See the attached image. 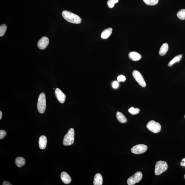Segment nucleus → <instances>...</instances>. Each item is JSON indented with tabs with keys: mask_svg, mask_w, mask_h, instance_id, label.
<instances>
[{
	"mask_svg": "<svg viewBox=\"0 0 185 185\" xmlns=\"http://www.w3.org/2000/svg\"><path fill=\"white\" fill-rule=\"evenodd\" d=\"M7 26L6 24H3L0 26V36H4L6 31Z\"/></svg>",
	"mask_w": 185,
	"mask_h": 185,
	"instance_id": "nucleus-23",
	"label": "nucleus"
},
{
	"mask_svg": "<svg viewBox=\"0 0 185 185\" xmlns=\"http://www.w3.org/2000/svg\"><path fill=\"white\" fill-rule=\"evenodd\" d=\"M49 43V40L47 37L44 36L39 40L38 42V45L39 48L44 49L46 48Z\"/></svg>",
	"mask_w": 185,
	"mask_h": 185,
	"instance_id": "nucleus-9",
	"label": "nucleus"
},
{
	"mask_svg": "<svg viewBox=\"0 0 185 185\" xmlns=\"http://www.w3.org/2000/svg\"><path fill=\"white\" fill-rule=\"evenodd\" d=\"M126 80V77L123 75H119L117 77L118 82H124Z\"/></svg>",
	"mask_w": 185,
	"mask_h": 185,
	"instance_id": "nucleus-24",
	"label": "nucleus"
},
{
	"mask_svg": "<svg viewBox=\"0 0 185 185\" xmlns=\"http://www.w3.org/2000/svg\"><path fill=\"white\" fill-rule=\"evenodd\" d=\"M168 45L167 43H165L162 45L159 51V54L160 56H163L166 54L168 50Z\"/></svg>",
	"mask_w": 185,
	"mask_h": 185,
	"instance_id": "nucleus-16",
	"label": "nucleus"
},
{
	"mask_svg": "<svg viewBox=\"0 0 185 185\" xmlns=\"http://www.w3.org/2000/svg\"><path fill=\"white\" fill-rule=\"evenodd\" d=\"M145 4L150 6H154L157 4L159 0H143Z\"/></svg>",
	"mask_w": 185,
	"mask_h": 185,
	"instance_id": "nucleus-21",
	"label": "nucleus"
},
{
	"mask_svg": "<svg viewBox=\"0 0 185 185\" xmlns=\"http://www.w3.org/2000/svg\"><path fill=\"white\" fill-rule=\"evenodd\" d=\"M26 161L25 159L22 157H17L16 158L15 163L17 166L21 167L25 165Z\"/></svg>",
	"mask_w": 185,
	"mask_h": 185,
	"instance_id": "nucleus-18",
	"label": "nucleus"
},
{
	"mask_svg": "<svg viewBox=\"0 0 185 185\" xmlns=\"http://www.w3.org/2000/svg\"><path fill=\"white\" fill-rule=\"evenodd\" d=\"M112 2H113L114 4H115L116 3H118V2L119 1V0H111Z\"/></svg>",
	"mask_w": 185,
	"mask_h": 185,
	"instance_id": "nucleus-30",
	"label": "nucleus"
},
{
	"mask_svg": "<svg viewBox=\"0 0 185 185\" xmlns=\"http://www.w3.org/2000/svg\"><path fill=\"white\" fill-rule=\"evenodd\" d=\"M47 144V139L44 135H42L40 137L39 140V145L40 149H44L46 147Z\"/></svg>",
	"mask_w": 185,
	"mask_h": 185,
	"instance_id": "nucleus-13",
	"label": "nucleus"
},
{
	"mask_svg": "<svg viewBox=\"0 0 185 185\" xmlns=\"http://www.w3.org/2000/svg\"><path fill=\"white\" fill-rule=\"evenodd\" d=\"M147 147L144 144H138L132 147L131 151L133 154H142L147 151Z\"/></svg>",
	"mask_w": 185,
	"mask_h": 185,
	"instance_id": "nucleus-8",
	"label": "nucleus"
},
{
	"mask_svg": "<svg viewBox=\"0 0 185 185\" xmlns=\"http://www.w3.org/2000/svg\"><path fill=\"white\" fill-rule=\"evenodd\" d=\"M182 57V54H180V55H178L174 57L173 59L168 64V66L169 67H171L173 65L174 63L176 62H179L180 61H181V59Z\"/></svg>",
	"mask_w": 185,
	"mask_h": 185,
	"instance_id": "nucleus-19",
	"label": "nucleus"
},
{
	"mask_svg": "<svg viewBox=\"0 0 185 185\" xmlns=\"http://www.w3.org/2000/svg\"><path fill=\"white\" fill-rule=\"evenodd\" d=\"M116 117H117L118 120L121 123H126L127 121V120L126 117L121 112H117V114H116Z\"/></svg>",
	"mask_w": 185,
	"mask_h": 185,
	"instance_id": "nucleus-17",
	"label": "nucleus"
},
{
	"mask_svg": "<svg viewBox=\"0 0 185 185\" xmlns=\"http://www.w3.org/2000/svg\"><path fill=\"white\" fill-rule=\"evenodd\" d=\"M75 140V131L73 128L69 130L68 133L65 136L63 143L65 146L71 145L73 144Z\"/></svg>",
	"mask_w": 185,
	"mask_h": 185,
	"instance_id": "nucleus-2",
	"label": "nucleus"
},
{
	"mask_svg": "<svg viewBox=\"0 0 185 185\" xmlns=\"http://www.w3.org/2000/svg\"><path fill=\"white\" fill-rule=\"evenodd\" d=\"M61 178L62 181L65 184H68L71 182V178L66 172H63L61 173Z\"/></svg>",
	"mask_w": 185,
	"mask_h": 185,
	"instance_id": "nucleus-11",
	"label": "nucleus"
},
{
	"mask_svg": "<svg viewBox=\"0 0 185 185\" xmlns=\"http://www.w3.org/2000/svg\"><path fill=\"white\" fill-rule=\"evenodd\" d=\"M128 112L130 114L133 115H135L139 113L140 112V110L138 108H135L134 107H131L128 109Z\"/></svg>",
	"mask_w": 185,
	"mask_h": 185,
	"instance_id": "nucleus-22",
	"label": "nucleus"
},
{
	"mask_svg": "<svg viewBox=\"0 0 185 185\" xmlns=\"http://www.w3.org/2000/svg\"><path fill=\"white\" fill-rule=\"evenodd\" d=\"M37 107L40 113L43 114L45 112L46 109V100L45 95L43 93H41L39 96Z\"/></svg>",
	"mask_w": 185,
	"mask_h": 185,
	"instance_id": "nucleus-3",
	"label": "nucleus"
},
{
	"mask_svg": "<svg viewBox=\"0 0 185 185\" xmlns=\"http://www.w3.org/2000/svg\"><path fill=\"white\" fill-rule=\"evenodd\" d=\"M133 76L138 83L139 85L143 87H145L146 86V83L145 80L142 74L137 70H135L133 73Z\"/></svg>",
	"mask_w": 185,
	"mask_h": 185,
	"instance_id": "nucleus-7",
	"label": "nucleus"
},
{
	"mask_svg": "<svg viewBox=\"0 0 185 185\" xmlns=\"http://www.w3.org/2000/svg\"><path fill=\"white\" fill-rule=\"evenodd\" d=\"M63 17L68 22L74 24H80L82 22V19L78 15L72 12L65 10L62 13Z\"/></svg>",
	"mask_w": 185,
	"mask_h": 185,
	"instance_id": "nucleus-1",
	"label": "nucleus"
},
{
	"mask_svg": "<svg viewBox=\"0 0 185 185\" xmlns=\"http://www.w3.org/2000/svg\"><path fill=\"white\" fill-rule=\"evenodd\" d=\"M184 179H185V175H184Z\"/></svg>",
	"mask_w": 185,
	"mask_h": 185,
	"instance_id": "nucleus-32",
	"label": "nucleus"
},
{
	"mask_svg": "<svg viewBox=\"0 0 185 185\" xmlns=\"http://www.w3.org/2000/svg\"><path fill=\"white\" fill-rule=\"evenodd\" d=\"M184 117H185V116H184Z\"/></svg>",
	"mask_w": 185,
	"mask_h": 185,
	"instance_id": "nucleus-33",
	"label": "nucleus"
},
{
	"mask_svg": "<svg viewBox=\"0 0 185 185\" xmlns=\"http://www.w3.org/2000/svg\"><path fill=\"white\" fill-rule=\"evenodd\" d=\"M168 167L166 162L163 161H157L155 166V174L156 176L160 175L167 170Z\"/></svg>",
	"mask_w": 185,
	"mask_h": 185,
	"instance_id": "nucleus-4",
	"label": "nucleus"
},
{
	"mask_svg": "<svg viewBox=\"0 0 185 185\" xmlns=\"http://www.w3.org/2000/svg\"><path fill=\"white\" fill-rule=\"evenodd\" d=\"M3 185H11V184H10L9 182L7 181H5L3 183Z\"/></svg>",
	"mask_w": 185,
	"mask_h": 185,
	"instance_id": "nucleus-29",
	"label": "nucleus"
},
{
	"mask_svg": "<svg viewBox=\"0 0 185 185\" xmlns=\"http://www.w3.org/2000/svg\"><path fill=\"white\" fill-rule=\"evenodd\" d=\"M147 126L148 130L155 133H159L161 129V126L160 123L154 120L149 121L147 123Z\"/></svg>",
	"mask_w": 185,
	"mask_h": 185,
	"instance_id": "nucleus-5",
	"label": "nucleus"
},
{
	"mask_svg": "<svg viewBox=\"0 0 185 185\" xmlns=\"http://www.w3.org/2000/svg\"><path fill=\"white\" fill-rule=\"evenodd\" d=\"M114 3L112 2L111 0H108L107 2V5H108V7L109 8H112L114 7Z\"/></svg>",
	"mask_w": 185,
	"mask_h": 185,
	"instance_id": "nucleus-26",
	"label": "nucleus"
},
{
	"mask_svg": "<svg viewBox=\"0 0 185 185\" xmlns=\"http://www.w3.org/2000/svg\"><path fill=\"white\" fill-rule=\"evenodd\" d=\"M2 117V112L1 111H0V120L1 119Z\"/></svg>",
	"mask_w": 185,
	"mask_h": 185,
	"instance_id": "nucleus-31",
	"label": "nucleus"
},
{
	"mask_svg": "<svg viewBox=\"0 0 185 185\" xmlns=\"http://www.w3.org/2000/svg\"><path fill=\"white\" fill-rule=\"evenodd\" d=\"M128 57L131 60L134 61H137L140 60L141 59L142 56L139 53L135 52H132L128 54Z\"/></svg>",
	"mask_w": 185,
	"mask_h": 185,
	"instance_id": "nucleus-12",
	"label": "nucleus"
},
{
	"mask_svg": "<svg viewBox=\"0 0 185 185\" xmlns=\"http://www.w3.org/2000/svg\"><path fill=\"white\" fill-rule=\"evenodd\" d=\"M180 165L182 166H185V158H184L181 162Z\"/></svg>",
	"mask_w": 185,
	"mask_h": 185,
	"instance_id": "nucleus-28",
	"label": "nucleus"
},
{
	"mask_svg": "<svg viewBox=\"0 0 185 185\" xmlns=\"http://www.w3.org/2000/svg\"><path fill=\"white\" fill-rule=\"evenodd\" d=\"M177 16L179 19L182 20H185V9H181L177 12Z\"/></svg>",
	"mask_w": 185,
	"mask_h": 185,
	"instance_id": "nucleus-20",
	"label": "nucleus"
},
{
	"mask_svg": "<svg viewBox=\"0 0 185 185\" xmlns=\"http://www.w3.org/2000/svg\"><path fill=\"white\" fill-rule=\"evenodd\" d=\"M112 87L114 88V89H117V88L119 86V83L118 82L115 81L113 82L112 84Z\"/></svg>",
	"mask_w": 185,
	"mask_h": 185,
	"instance_id": "nucleus-27",
	"label": "nucleus"
},
{
	"mask_svg": "<svg viewBox=\"0 0 185 185\" xmlns=\"http://www.w3.org/2000/svg\"><path fill=\"white\" fill-rule=\"evenodd\" d=\"M112 28H107V29H105L102 33L101 38L104 39L108 38L112 34Z\"/></svg>",
	"mask_w": 185,
	"mask_h": 185,
	"instance_id": "nucleus-15",
	"label": "nucleus"
},
{
	"mask_svg": "<svg viewBox=\"0 0 185 185\" xmlns=\"http://www.w3.org/2000/svg\"><path fill=\"white\" fill-rule=\"evenodd\" d=\"M143 174L141 172H137L133 176L128 178L127 180V184L128 185H133L138 183L141 180Z\"/></svg>",
	"mask_w": 185,
	"mask_h": 185,
	"instance_id": "nucleus-6",
	"label": "nucleus"
},
{
	"mask_svg": "<svg viewBox=\"0 0 185 185\" xmlns=\"http://www.w3.org/2000/svg\"><path fill=\"white\" fill-rule=\"evenodd\" d=\"M6 135V133L4 130H0V139H1L4 138Z\"/></svg>",
	"mask_w": 185,
	"mask_h": 185,
	"instance_id": "nucleus-25",
	"label": "nucleus"
},
{
	"mask_svg": "<svg viewBox=\"0 0 185 185\" xmlns=\"http://www.w3.org/2000/svg\"><path fill=\"white\" fill-rule=\"evenodd\" d=\"M103 179L101 174H97L95 176L93 184L94 185H102L103 184Z\"/></svg>",
	"mask_w": 185,
	"mask_h": 185,
	"instance_id": "nucleus-14",
	"label": "nucleus"
},
{
	"mask_svg": "<svg viewBox=\"0 0 185 185\" xmlns=\"http://www.w3.org/2000/svg\"><path fill=\"white\" fill-rule=\"evenodd\" d=\"M55 94L56 98L60 103L63 104L65 103L66 99V95L59 88L55 90Z\"/></svg>",
	"mask_w": 185,
	"mask_h": 185,
	"instance_id": "nucleus-10",
	"label": "nucleus"
}]
</instances>
